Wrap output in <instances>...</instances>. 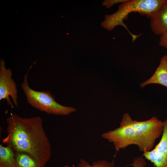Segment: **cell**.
Wrapping results in <instances>:
<instances>
[{
    "mask_svg": "<svg viewBox=\"0 0 167 167\" xmlns=\"http://www.w3.org/2000/svg\"><path fill=\"white\" fill-rule=\"evenodd\" d=\"M7 135L2 140L15 153L25 152L45 166L51 154V147L40 116L23 118L11 114L6 119Z\"/></svg>",
    "mask_w": 167,
    "mask_h": 167,
    "instance_id": "cell-1",
    "label": "cell"
},
{
    "mask_svg": "<svg viewBox=\"0 0 167 167\" xmlns=\"http://www.w3.org/2000/svg\"><path fill=\"white\" fill-rule=\"evenodd\" d=\"M164 126V122L156 117L138 121L133 120L126 113L118 127L103 133L101 136L112 143L117 151L133 145L143 152L153 149L156 140L162 135Z\"/></svg>",
    "mask_w": 167,
    "mask_h": 167,
    "instance_id": "cell-2",
    "label": "cell"
},
{
    "mask_svg": "<svg viewBox=\"0 0 167 167\" xmlns=\"http://www.w3.org/2000/svg\"><path fill=\"white\" fill-rule=\"evenodd\" d=\"M165 0H129L122 3L118 7V10L110 15H106L104 20L101 24V26L111 31L118 25L123 26L131 36L133 42L141 34L136 35L129 30L126 25L123 23L124 20L128 18L131 13L137 12L141 15L151 18L156 13Z\"/></svg>",
    "mask_w": 167,
    "mask_h": 167,
    "instance_id": "cell-3",
    "label": "cell"
},
{
    "mask_svg": "<svg viewBox=\"0 0 167 167\" xmlns=\"http://www.w3.org/2000/svg\"><path fill=\"white\" fill-rule=\"evenodd\" d=\"M28 73L24 76L21 86L27 101L31 106L48 114L68 115L76 111L75 108L62 105L55 101L49 91H37L31 88L28 81Z\"/></svg>",
    "mask_w": 167,
    "mask_h": 167,
    "instance_id": "cell-4",
    "label": "cell"
},
{
    "mask_svg": "<svg viewBox=\"0 0 167 167\" xmlns=\"http://www.w3.org/2000/svg\"><path fill=\"white\" fill-rule=\"evenodd\" d=\"M12 70L5 67V61L2 59L0 61V100H6L7 103L12 107L13 105L10 99L11 97L14 104L18 107V91L17 86L12 78Z\"/></svg>",
    "mask_w": 167,
    "mask_h": 167,
    "instance_id": "cell-5",
    "label": "cell"
},
{
    "mask_svg": "<svg viewBox=\"0 0 167 167\" xmlns=\"http://www.w3.org/2000/svg\"><path fill=\"white\" fill-rule=\"evenodd\" d=\"M161 139L151 151L143 152V156L150 161L155 167H167V118Z\"/></svg>",
    "mask_w": 167,
    "mask_h": 167,
    "instance_id": "cell-6",
    "label": "cell"
},
{
    "mask_svg": "<svg viewBox=\"0 0 167 167\" xmlns=\"http://www.w3.org/2000/svg\"><path fill=\"white\" fill-rule=\"evenodd\" d=\"M150 26L152 32L161 36L167 33V0H165L152 17L150 18Z\"/></svg>",
    "mask_w": 167,
    "mask_h": 167,
    "instance_id": "cell-7",
    "label": "cell"
},
{
    "mask_svg": "<svg viewBox=\"0 0 167 167\" xmlns=\"http://www.w3.org/2000/svg\"><path fill=\"white\" fill-rule=\"evenodd\" d=\"M151 84H158L167 88V54L161 59L159 66L152 77L140 84L141 87Z\"/></svg>",
    "mask_w": 167,
    "mask_h": 167,
    "instance_id": "cell-8",
    "label": "cell"
},
{
    "mask_svg": "<svg viewBox=\"0 0 167 167\" xmlns=\"http://www.w3.org/2000/svg\"><path fill=\"white\" fill-rule=\"evenodd\" d=\"M0 167H16L15 153L10 146L0 144Z\"/></svg>",
    "mask_w": 167,
    "mask_h": 167,
    "instance_id": "cell-9",
    "label": "cell"
},
{
    "mask_svg": "<svg viewBox=\"0 0 167 167\" xmlns=\"http://www.w3.org/2000/svg\"><path fill=\"white\" fill-rule=\"evenodd\" d=\"M16 167H45L39 164L29 154L25 152L15 153Z\"/></svg>",
    "mask_w": 167,
    "mask_h": 167,
    "instance_id": "cell-10",
    "label": "cell"
},
{
    "mask_svg": "<svg viewBox=\"0 0 167 167\" xmlns=\"http://www.w3.org/2000/svg\"><path fill=\"white\" fill-rule=\"evenodd\" d=\"M77 167H114V161L109 162L105 160L94 161L92 165L84 159H80Z\"/></svg>",
    "mask_w": 167,
    "mask_h": 167,
    "instance_id": "cell-11",
    "label": "cell"
},
{
    "mask_svg": "<svg viewBox=\"0 0 167 167\" xmlns=\"http://www.w3.org/2000/svg\"><path fill=\"white\" fill-rule=\"evenodd\" d=\"M147 163L142 156L135 158L131 165L133 167H144Z\"/></svg>",
    "mask_w": 167,
    "mask_h": 167,
    "instance_id": "cell-12",
    "label": "cell"
},
{
    "mask_svg": "<svg viewBox=\"0 0 167 167\" xmlns=\"http://www.w3.org/2000/svg\"><path fill=\"white\" fill-rule=\"evenodd\" d=\"M129 0H105L102 2L103 6L106 8H109L115 4L118 3H123L128 1Z\"/></svg>",
    "mask_w": 167,
    "mask_h": 167,
    "instance_id": "cell-13",
    "label": "cell"
},
{
    "mask_svg": "<svg viewBox=\"0 0 167 167\" xmlns=\"http://www.w3.org/2000/svg\"><path fill=\"white\" fill-rule=\"evenodd\" d=\"M159 45L160 46L167 49V33L161 36Z\"/></svg>",
    "mask_w": 167,
    "mask_h": 167,
    "instance_id": "cell-14",
    "label": "cell"
},
{
    "mask_svg": "<svg viewBox=\"0 0 167 167\" xmlns=\"http://www.w3.org/2000/svg\"><path fill=\"white\" fill-rule=\"evenodd\" d=\"M63 167H69V166L68 165H66L64 166Z\"/></svg>",
    "mask_w": 167,
    "mask_h": 167,
    "instance_id": "cell-15",
    "label": "cell"
}]
</instances>
